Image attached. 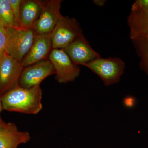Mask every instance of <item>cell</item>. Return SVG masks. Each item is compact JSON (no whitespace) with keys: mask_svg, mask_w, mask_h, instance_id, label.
Masks as SVG:
<instances>
[{"mask_svg":"<svg viewBox=\"0 0 148 148\" xmlns=\"http://www.w3.org/2000/svg\"><path fill=\"white\" fill-rule=\"evenodd\" d=\"M42 96L40 85L29 88L19 86L1 96L3 110L36 114L42 108Z\"/></svg>","mask_w":148,"mask_h":148,"instance_id":"1","label":"cell"},{"mask_svg":"<svg viewBox=\"0 0 148 148\" xmlns=\"http://www.w3.org/2000/svg\"><path fill=\"white\" fill-rule=\"evenodd\" d=\"M7 45L6 52L22 62L31 49L37 34L33 29L6 28Z\"/></svg>","mask_w":148,"mask_h":148,"instance_id":"2","label":"cell"},{"mask_svg":"<svg viewBox=\"0 0 148 148\" xmlns=\"http://www.w3.org/2000/svg\"><path fill=\"white\" fill-rule=\"evenodd\" d=\"M101 78L106 86L117 83L120 80L125 69L124 61L118 57L96 58L83 65Z\"/></svg>","mask_w":148,"mask_h":148,"instance_id":"3","label":"cell"},{"mask_svg":"<svg viewBox=\"0 0 148 148\" xmlns=\"http://www.w3.org/2000/svg\"><path fill=\"white\" fill-rule=\"evenodd\" d=\"M82 35L76 19L63 16L51 34L52 48L63 49Z\"/></svg>","mask_w":148,"mask_h":148,"instance_id":"4","label":"cell"},{"mask_svg":"<svg viewBox=\"0 0 148 148\" xmlns=\"http://www.w3.org/2000/svg\"><path fill=\"white\" fill-rule=\"evenodd\" d=\"M24 70L21 62L6 52L0 58V96L19 86L21 74Z\"/></svg>","mask_w":148,"mask_h":148,"instance_id":"5","label":"cell"},{"mask_svg":"<svg viewBox=\"0 0 148 148\" xmlns=\"http://www.w3.org/2000/svg\"><path fill=\"white\" fill-rule=\"evenodd\" d=\"M49 60L55 69L56 79L60 83L73 81L79 75V67L73 63L62 49L51 50L49 54Z\"/></svg>","mask_w":148,"mask_h":148,"instance_id":"6","label":"cell"},{"mask_svg":"<svg viewBox=\"0 0 148 148\" xmlns=\"http://www.w3.org/2000/svg\"><path fill=\"white\" fill-rule=\"evenodd\" d=\"M62 1H42L43 7L39 17L33 29L38 35L50 34L62 18L60 10Z\"/></svg>","mask_w":148,"mask_h":148,"instance_id":"7","label":"cell"},{"mask_svg":"<svg viewBox=\"0 0 148 148\" xmlns=\"http://www.w3.org/2000/svg\"><path fill=\"white\" fill-rule=\"evenodd\" d=\"M56 74L53 64L49 60H42L24 69L19 81V86L31 88L40 85L43 80Z\"/></svg>","mask_w":148,"mask_h":148,"instance_id":"8","label":"cell"},{"mask_svg":"<svg viewBox=\"0 0 148 148\" xmlns=\"http://www.w3.org/2000/svg\"><path fill=\"white\" fill-rule=\"evenodd\" d=\"M76 66L82 65L101 57L100 54L90 46L83 35L63 49Z\"/></svg>","mask_w":148,"mask_h":148,"instance_id":"9","label":"cell"},{"mask_svg":"<svg viewBox=\"0 0 148 148\" xmlns=\"http://www.w3.org/2000/svg\"><path fill=\"white\" fill-rule=\"evenodd\" d=\"M30 140L29 132L19 131L14 123L5 122L0 117V148H17Z\"/></svg>","mask_w":148,"mask_h":148,"instance_id":"10","label":"cell"},{"mask_svg":"<svg viewBox=\"0 0 148 148\" xmlns=\"http://www.w3.org/2000/svg\"><path fill=\"white\" fill-rule=\"evenodd\" d=\"M52 47L50 34L37 35L29 53L21 62L23 67H28L42 61Z\"/></svg>","mask_w":148,"mask_h":148,"instance_id":"11","label":"cell"},{"mask_svg":"<svg viewBox=\"0 0 148 148\" xmlns=\"http://www.w3.org/2000/svg\"><path fill=\"white\" fill-rule=\"evenodd\" d=\"M42 7V1H22L21 6V28L32 29L41 13Z\"/></svg>","mask_w":148,"mask_h":148,"instance_id":"12","label":"cell"},{"mask_svg":"<svg viewBox=\"0 0 148 148\" xmlns=\"http://www.w3.org/2000/svg\"><path fill=\"white\" fill-rule=\"evenodd\" d=\"M127 24L131 40L148 37V12L131 11L127 17Z\"/></svg>","mask_w":148,"mask_h":148,"instance_id":"13","label":"cell"},{"mask_svg":"<svg viewBox=\"0 0 148 148\" xmlns=\"http://www.w3.org/2000/svg\"><path fill=\"white\" fill-rule=\"evenodd\" d=\"M136 53L140 58V66L148 77V37L132 40Z\"/></svg>","mask_w":148,"mask_h":148,"instance_id":"14","label":"cell"},{"mask_svg":"<svg viewBox=\"0 0 148 148\" xmlns=\"http://www.w3.org/2000/svg\"><path fill=\"white\" fill-rule=\"evenodd\" d=\"M0 24L5 28L16 27L9 0H0Z\"/></svg>","mask_w":148,"mask_h":148,"instance_id":"15","label":"cell"},{"mask_svg":"<svg viewBox=\"0 0 148 148\" xmlns=\"http://www.w3.org/2000/svg\"><path fill=\"white\" fill-rule=\"evenodd\" d=\"M16 26L21 28V6L22 0H9Z\"/></svg>","mask_w":148,"mask_h":148,"instance_id":"16","label":"cell"},{"mask_svg":"<svg viewBox=\"0 0 148 148\" xmlns=\"http://www.w3.org/2000/svg\"><path fill=\"white\" fill-rule=\"evenodd\" d=\"M7 40L6 28L0 24V58L6 52Z\"/></svg>","mask_w":148,"mask_h":148,"instance_id":"17","label":"cell"},{"mask_svg":"<svg viewBox=\"0 0 148 148\" xmlns=\"http://www.w3.org/2000/svg\"><path fill=\"white\" fill-rule=\"evenodd\" d=\"M131 11L148 12V0H136L131 6Z\"/></svg>","mask_w":148,"mask_h":148,"instance_id":"18","label":"cell"},{"mask_svg":"<svg viewBox=\"0 0 148 148\" xmlns=\"http://www.w3.org/2000/svg\"><path fill=\"white\" fill-rule=\"evenodd\" d=\"M93 3L95 5L99 7H103L105 5L107 1L106 0H94L93 1Z\"/></svg>","mask_w":148,"mask_h":148,"instance_id":"19","label":"cell"},{"mask_svg":"<svg viewBox=\"0 0 148 148\" xmlns=\"http://www.w3.org/2000/svg\"><path fill=\"white\" fill-rule=\"evenodd\" d=\"M2 106L1 101V96H0V113L2 110Z\"/></svg>","mask_w":148,"mask_h":148,"instance_id":"20","label":"cell"}]
</instances>
